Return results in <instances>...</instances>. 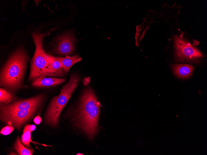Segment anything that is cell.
Segmentation results:
<instances>
[{
	"label": "cell",
	"instance_id": "obj_1",
	"mask_svg": "<svg viewBox=\"0 0 207 155\" xmlns=\"http://www.w3.org/2000/svg\"><path fill=\"white\" fill-rule=\"evenodd\" d=\"M100 105L93 90L87 87L83 90L72 112L71 120L74 126L83 132L90 140L98 131Z\"/></svg>",
	"mask_w": 207,
	"mask_h": 155
},
{
	"label": "cell",
	"instance_id": "obj_2",
	"mask_svg": "<svg viewBox=\"0 0 207 155\" xmlns=\"http://www.w3.org/2000/svg\"><path fill=\"white\" fill-rule=\"evenodd\" d=\"M29 58L24 50L19 48L11 55L0 73V86L15 93L23 87Z\"/></svg>",
	"mask_w": 207,
	"mask_h": 155
},
{
	"label": "cell",
	"instance_id": "obj_3",
	"mask_svg": "<svg viewBox=\"0 0 207 155\" xmlns=\"http://www.w3.org/2000/svg\"><path fill=\"white\" fill-rule=\"evenodd\" d=\"M79 81L78 75L76 74L71 75L69 81L62 87L60 93L52 98L45 115L44 121L46 124L55 127L58 125L61 113Z\"/></svg>",
	"mask_w": 207,
	"mask_h": 155
},
{
	"label": "cell",
	"instance_id": "obj_4",
	"mask_svg": "<svg viewBox=\"0 0 207 155\" xmlns=\"http://www.w3.org/2000/svg\"><path fill=\"white\" fill-rule=\"evenodd\" d=\"M45 36V34L35 33L32 34L35 50L31 61L29 82L41 75L46 76L50 55L45 51L43 48L42 41Z\"/></svg>",
	"mask_w": 207,
	"mask_h": 155
},
{
	"label": "cell",
	"instance_id": "obj_5",
	"mask_svg": "<svg viewBox=\"0 0 207 155\" xmlns=\"http://www.w3.org/2000/svg\"><path fill=\"white\" fill-rule=\"evenodd\" d=\"M45 98V95L41 93L28 98H17L9 104L0 103V114L19 110L42 109Z\"/></svg>",
	"mask_w": 207,
	"mask_h": 155
},
{
	"label": "cell",
	"instance_id": "obj_6",
	"mask_svg": "<svg viewBox=\"0 0 207 155\" xmlns=\"http://www.w3.org/2000/svg\"><path fill=\"white\" fill-rule=\"evenodd\" d=\"M41 109L19 110L0 114V119L4 123L10 121L13 127L20 131L27 122L32 120Z\"/></svg>",
	"mask_w": 207,
	"mask_h": 155
},
{
	"label": "cell",
	"instance_id": "obj_7",
	"mask_svg": "<svg viewBox=\"0 0 207 155\" xmlns=\"http://www.w3.org/2000/svg\"><path fill=\"white\" fill-rule=\"evenodd\" d=\"M174 46L176 58L178 61L196 60L202 57V54L197 49L182 37L175 36Z\"/></svg>",
	"mask_w": 207,
	"mask_h": 155
},
{
	"label": "cell",
	"instance_id": "obj_8",
	"mask_svg": "<svg viewBox=\"0 0 207 155\" xmlns=\"http://www.w3.org/2000/svg\"><path fill=\"white\" fill-rule=\"evenodd\" d=\"M75 37L71 33L59 37L53 50L54 53L61 57L73 54L75 50Z\"/></svg>",
	"mask_w": 207,
	"mask_h": 155
},
{
	"label": "cell",
	"instance_id": "obj_9",
	"mask_svg": "<svg viewBox=\"0 0 207 155\" xmlns=\"http://www.w3.org/2000/svg\"><path fill=\"white\" fill-rule=\"evenodd\" d=\"M63 78L48 77L41 75L33 79L31 81L32 86L36 88H44L54 87L65 82Z\"/></svg>",
	"mask_w": 207,
	"mask_h": 155
},
{
	"label": "cell",
	"instance_id": "obj_10",
	"mask_svg": "<svg viewBox=\"0 0 207 155\" xmlns=\"http://www.w3.org/2000/svg\"><path fill=\"white\" fill-rule=\"evenodd\" d=\"M65 72L61 62L54 56L50 55L46 76L59 77L64 76Z\"/></svg>",
	"mask_w": 207,
	"mask_h": 155
},
{
	"label": "cell",
	"instance_id": "obj_11",
	"mask_svg": "<svg viewBox=\"0 0 207 155\" xmlns=\"http://www.w3.org/2000/svg\"><path fill=\"white\" fill-rule=\"evenodd\" d=\"M173 71L178 77L185 79L190 76L194 68L192 65L184 64H176L171 66Z\"/></svg>",
	"mask_w": 207,
	"mask_h": 155
},
{
	"label": "cell",
	"instance_id": "obj_12",
	"mask_svg": "<svg viewBox=\"0 0 207 155\" xmlns=\"http://www.w3.org/2000/svg\"><path fill=\"white\" fill-rule=\"evenodd\" d=\"M55 58L61 62L63 69L66 74H68L70 69L75 63L81 61V58L78 54L73 56H67L64 57H55Z\"/></svg>",
	"mask_w": 207,
	"mask_h": 155
},
{
	"label": "cell",
	"instance_id": "obj_13",
	"mask_svg": "<svg viewBox=\"0 0 207 155\" xmlns=\"http://www.w3.org/2000/svg\"><path fill=\"white\" fill-rule=\"evenodd\" d=\"M13 149L20 155H32L34 152L32 149H29L23 144L18 136L14 143Z\"/></svg>",
	"mask_w": 207,
	"mask_h": 155
},
{
	"label": "cell",
	"instance_id": "obj_14",
	"mask_svg": "<svg viewBox=\"0 0 207 155\" xmlns=\"http://www.w3.org/2000/svg\"><path fill=\"white\" fill-rule=\"evenodd\" d=\"M17 98L15 95L6 88H0V103L9 104Z\"/></svg>",
	"mask_w": 207,
	"mask_h": 155
},
{
	"label": "cell",
	"instance_id": "obj_15",
	"mask_svg": "<svg viewBox=\"0 0 207 155\" xmlns=\"http://www.w3.org/2000/svg\"><path fill=\"white\" fill-rule=\"evenodd\" d=\"M23 134L21 136V141L24 145L29 149H32L30 144V143L32 142L35 145L36 144L46 146L45 144H41L36 142L33 141L31 139V134L30 132L27 130L24 129Z\"/></svg>",
	"mask_w": 207,
	"mask_h": 155
},
{
	"label": "cell",
	"instance_id": "obj_16",
	"mask_svg": "<svg viewBox=\"0 0 207 155\" xmlns=\"http://www.w3.org/2000/svg\"><path fill=\"white\" fill-rule=\"evenodd\" d=\"M14 129L13 126L7 125L2 129L0 133L4 135H8L11 133Z\"/></svg>",
	"mask_w": 207,
	"mask_h": 155
},
{
	"label": "cell",
	"instance_id": "obj_17",
	"mask_svg": "<svg viewBox=\"0 0 207 155\" xmlns=\"http://www.w3.org/2000/svg\"><path fill=\"white\" fill-rule=\"evenodd\" d=\"M36 128V126L35 125L32 124L30 125L27 124L24 127V128L26 130L32 132L34 131Z\"/></svg>",
	"mask_w": 207,
	"mask_h": 155
},
{
	"label": "cell",
	"instance_id": "obj_18",
	"mask_svg": "<svg viewBox=\"0 0 207 155\" xmlns=\"http://www.w3.org/2000/svg\"><path fill=\"white\" fill-rule=\"evenodd\" d=\"M41 118L39 115L35 117V118L33 119L34 123L37 125L41 123Z\"/></svg>",
	"mask_w": 207,
	"mask_h": 155
}]
</instances>
